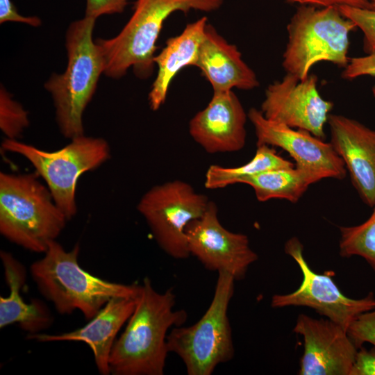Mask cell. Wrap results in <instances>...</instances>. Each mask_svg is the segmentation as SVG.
Segmentation results:
<instances>
[{
  "instance_id": "18",
  "label": "cell",
  "mask_w": 375,
  "mask_h": 375,
  "mask_svg": "<svg viewBox=\"0 0 375 375\" xmlns=\"http://www.w3.org/2000/svg\"><path fill=\"white\" fill-rule=\"evenodd\" d=\"M196 66L210 82L213 92L251 90L259 85L255 72L242 60L238 47L229 44L209 24Z\"/></svg>"
},
{
  "instance_id": "16",
  "label": "cell",
  "mask_w": 375,
  "mask_h": 375,
  "mask_svg": "<svg viewBox=\"0 0 375 375\" xmlns=\"http://www.w3.org/2000/svg\"><path fill=\"white\" fill-rule=\"evenodd\" d=\"M331 141L342 159L351 183L363 202L375 205V130L356 119L329 114Z\"/></svg>"
},
{
  "instance_id": "29",
  "label": "cell",
  "mask_w": 375,
  "mask_h": 375,
  "mask_svg": "<svg viewBox=\"0 0 375 375\" xmlns=\"http://www.w3.org/2000/svg\"><path fill=\"white\" fill-rule=\"evenodd\" d=\"M349 375H375V347L358 349Z\"/></svg>"
},
{
  "instance_id": "27",
  "label": "cell",
  "mask_w": 375,
  "mask_h": 375,
  "mask_svg": "<svg viewBox=\"0 0 375 375\" xmlns=\"http://www.w3.org/2000/svg\"><path fill=\"white\" fill-rule=\"evenodd\" d=\"M362 76H370L375 78V52L349 59L342 73V78L348 80ZM372 94L375 97V84L372 88Z\"/></svg>"
},
{
  "instance_id": "1",
  "label": "cell",
  "mask_w": 375,
  "mask_h": 375,
  "mask_svg": "<svg viewBox=\"0 0 375 375\" xmlns=\"http://www.w3.org/2000/svg\"><path fill=\"white\" fill-rule=\"evenodd\" d=\"M172 288L158 292L146 277L140 285L135 309L126 328L116 339L110 358L113 375H162L169 353L170 330L182 326L187 312L176 310Z\"/></svg>"
},
{
  "instance_id": "15",
  "label": "cell",
  "mask_w": 375,
  "mask_h": 375,
  "mask_svg": "<svg viewBox=\"0 0 375 375\" xmlns=\"http://www.w3.org/2000/svg\"><path fill=\"white\" fill-rule=\"evenodd\" d=\"M247 117L232 90L213 92L208 106L190 120L189 132L207 153L238 151L246 143Z\"/></svg>"
},
{
  "instance_id": "22",
  "label": "cell",
  "mask_w": 375,
  "mask_h": 375,
  "mask_svg": "<svg viewBox=\"0 0 375 375\" xmlns=\"http://www.w3.org/2000/svg\"><path fill=\"white\" fill-rule=\"evenodd\" d=\"M290 160L278 155L271 146H257L256 153L248 162L235 167L210 165L206 171L204 185L214 190L238 183L246 177L264 172L294 167Z\"/></svg>"
},
{
  "instance_id": "9",
  "label": "cell",
  "mask_w": 375,
  "mask_h": 375,
  "mask_svg": "<svg viewBox=\"0 0 375 375\" xmlns=\"http://www.w3.org/2000/svg\"><path fill=\"white\" fill-rule=\"evenodd\" d=\"M210 200L187 182L174 180L150 188L140 199L137 209L146 220L160 249L175 259L189 252L185 230L201 217Z\"/></svg>"
},
{
  "instance_id": "6",
  "label": "cell",
  "mask_w": 375,
  "mask_h": 375,
  "mask_svg": "<svg viewBox=\"0 0 375 375\" xmlns=\"http://www.w3.org/2000/svg\"><path fill=\"white\" fill-rule=\"evenodd\" d=\"M356 28L338 6L301 5L287 26L284 69L305 79L311 68L321 61L345 67L349 61V35Z\"/></svg>"
},
{
  "instance_id": "17",
  "label": "cell",
  "mask_w": 375,
  "mask_h": 375,
  "mask_svg": "<svg viewBox=\"0 0 375 375\" xmlns=\"http://www.w3.org/2000/svg\"><path fill=\"white\" fill-rule=\"evenodd\" d=\"M137 297H114L85 326L60 334H28L27 338L40 342H82L92 349L99 372L110 374L109 358L117 335L133 313Z\"/></svg>"
},
{
  "instance_id": "8",
  "label": "cell",
  "mask_w": 375,
  "mask_h": 375,
  "mask_svg": "<svg viewBox=\"0 0 375 375\" xmlns=\"http://www.w3.org/2000/svg\"><path fill=\"white\" fill-rule=\"evenodd\" d=\"M1 149L31 162L68 220L77 212L76 193L79 177L97 169L110 156V148L105 139L85 135L71 139L69 144L53 151L8 138L3 140Z\"/></svg>"
},
{
  "instance_id": "10",
  "label": "cell",
  "mask_w": 375,
  "mask_h": 375,
  "mask_svg": "<svg viewBox=\"0 0 375 375\" xmlns=\"http://www.w3.org/2000/svg\"><path fill=\"white\" fill-rule=\"evenodd\" d=\"M285 251L297 263L303 278L295 291L274 294L271 300L272 307H309L347 331L359 315L375 308V297L372 292L360 299L349 298L340 291L331 276L312 271L303 257V246L298 238L289 239L285 244Z\"/></svg>"
},
{
  "instance_id": "30",
  "label": "cell",
  "mask_w": 375,
  "mask_h": 375,
  "mask_svg": "<svg viewBox=\"0 0 375 375\" xmlns=\"http://www.w3.org/2000/svg\"><path fill=\"white\" fill-rule=\"evenodd\" d=\"M8 22L26 24L34 27L41 25L39 17L20 15L11 0H0V23Z\"/></svg>"
},
{
  "instance_id": "12",
  "label": "cell",
  "mask_w": 375,
  "mask_h": 375,
  "mask_svg": "<svg viewBox=\"0 0 375 375\" xmlns=\"http://www.w3.org/2000/svg\"><path fill=\"white\" fill-rule=\"evenodd\" d=\"M317 81L315 74L300 79L287 73L267 87L260 111L269 120L306 130L324 140V125L333 103L320 95Z\"/></svg>"
},
{
  "instance_id": "25",
  "label": "cell",
  "mask_w": 375,
  "mask_h": 375,
  "mask_svg": "<svg viewBox=\"0 0 375 375\" xmlns=\"http://www.w3.org/2000/svg\"><path fill=\"white\" fill-rule=\"evenodd\" d=\"M343 16L351 20L363 33V49L368 54L375 52V10L340 6Z\"/></svg>"
},
{
  "instance_id": "11",
  "label": "cell",
  "mask_w": 375,
  "mask_h": 375,
  "mask_svg": "<svg viewBox=\"0 0 375 375\" xmlns=\"http://www.w3.org/2000/svg\"><path fill=\"white\" fill-rule=\"evenodd\" d=\"M218 209L210 201L203 215L192 221L185 233L190 255L208 270L226 272L235 280L244 278L249 267L258 260L248 237L224 228L218 219Z\"/></svg>"
},
{
  "instance_id": "19",
  "label": "cell",
  "mask_w": 375,
  "mask_h": 375,
  "mask_svg": "<svg viewBox=\"0 0 375 375\" xmlns=\"http://www.w3.org/2000/svg\"><path fill=\"white\" fill-rule=\"evenodd\" d=\"M207 24V18L203 17L187 24L181 34L169 38L165 47L155 55L158 72L148 95L153 110L165 103L169 87L178 72L189 65L196 66Z\"/></svg>"
},
{
  "instance_id": "5",
  "label": "cell",
  "mask_w": 375,
  "mask_h": 375,
  "mask_svg": "<svg viewBox=\"0 0 375 375\" xmlns=\"http://www.w3.org/2000/svg\"><path fill=\"white\" fill-rule=\"evenodd\" d=\"M223 1L137 0L133 15L116 36L95 40L104 59V75L119 78L133 67L138 77L150 76L156 44L165 21L176 11H214Z\"/></svg>"
},
{
  "instance_id": "32",
  "label": "cell",
  "mask_w": 375,
  "mask_h": 375,
  "mask_svg": "<svg viewBox=\"0 0 375 375\" xmlns=\"http://www.w3.org/2000/svg\"><path fill=\"white\" fill-rule=\"evenodd\" d=\"M368 8L375 10V0H372L369 5Z\"/></svg>"
},
{
  "instance_id": "23",
  "label": "cell",
  "mask_w": 375,
  "mask_h": 375,
  "mask_svg": "<svg viewBox=\"0 0 375 375\" xmlns=\"http://www.w3.org/2000/svg\"><path fill=\"white\" fill-rule=\"evenodd\" d=\"M369 217L362 224L340 227V255L362 257L375 272V205Z\"/></svg>"
},
{
  "instance_id": "13",
  "label": "cell",
  "mask_w": 375,
  "mask_h": 375,
  "mask_svg": "<svg viewBox=\"0 0 375 375\" xmlns=\"http://www.w3.org/2000/svg\"><path fill=\"white\" fill-rule=\"evenodd\" d=\"M247 115L255 130L257 146L279 147L294 160L296 166L321 173L325 178L346 177L344 163L330 142L306 130L269 120L255 108Z\"/></svg>"
},
{
  "instance_id": "4",
  "label": "cell",
  "mask_w": 375,
  "mask_h": 375,
  "mask_svg": "<svg viewBox=\"0 0 375 375\" xmlns=\"http://www.w3.org/2000/svg\"><path fill=\"white\" fill-rule=\"evenodd\" d=\"M67 221L35 172L0 173V233L8 240L44 253Z\"/></svg>"
},
{
  "instance_id": "26",
  "label": "cell",
  "mask_w": 375,
  "mask_h": 375,
  "mask_svg": "<svg viewBox=\"0 0 375 375\" xmlns=\"http://www.w3.org/2000/svg\"><path fill=\"white\" fill-rule=\"evenodd\" d=\"M347 333L357 349L365 342L375 347V308L359 315L349 325Z\"/></svg>"
},
{
  "instance_id": "20",
  "label": "cell",
  "mask_w": 375,
  "mask_h": 375,
  "mask_svg": "<svg viewBox=\"0 0 375 375\" xmlns=\"http://www.w3.org/2000/svg\"><path fill=\"white\" fill-rule=\"evenodd\" d=\"M0 257L10 290L8 297H0V328L17 324L28 334H35L49 327L53 318L46 304L39 299L27 303L21 295L26 278L24 266L6 251H1Z\"/></svg>"
},
{
  "instance_id": "14",
  "label": "cell",
  "mask_w": 375,
  "mask_h": 375,
  "mask_svg": "<svg viewBox=\"0 0 375 375\" xmlns=\"http://www.w3.org/2000/svg\"><path fill=\"white\" fill-rule=\"evenodd\" d=\"M303 339L300 375H349L358 349L347 331L327 319L298 316L293 328Z\"/></svg>"
},
{
  "instance_id": "7",
  "label": "cell",
  "mask_w": 375,
  "mask_h": 375,
  "mask_svg": "<svg viewBox=\"0 0 375 375\" xmlns=\"http://www.w3.org/2000/svg\"><path fill=\"white\" fill-rule=\"evenodd\" d=\"M217 274L214 295L203 315L192 326L172 328L167 338L169 351L182 360L188 375H210L234 356L228 309L236 280L226 272Z\"/></svg>"
},
{
  "instance_id": "3",
  "label": "cell",
  "mask_w": 375,
  "mask_h": 375,
  "mask_svg": "<svg viewBox=\"0 0 375 375\" xmlns=\"http://www.w3.org/2000/svg\"><path fill=\"white\" fill-rule=\"evenodd\" d=\"M96 20L85 16L70 24L65 35L66 69L53 74L44 84L53 99L60 131L70 140L84 135L83 113L104 73V59L93 40Z\"/></svg>"
},
{
  "instance_id": "2",
  "label": "cell",
  "mask_w": 375,
  "mask_h": 375,
  "mask_svg": "<svg viewBox=\"0 0 375 375\" xmlns=\"http://www.w3.org/2000/svg\"><path fill=\"white\" fill-rule=\"evenodd\" d=\"M79 244L66 251L56 240L32 263L31 276L42 295L62 315L81 312L88 320L114 297H137L140 285L113 283L94 276L78 264Z\"/></svg>"
},
{
  "instance_id": "24",
  "label": "cell",
  "mask_w": 375,
  "mask_h": 375,
  "mask_svg": "<svg viewBox=\"0 0 375 375\" xmlns=\"http://www.w3.org/2000/svg\"><path fill=\"white\" fill-rule=\"evenodd\" d=\"M28 112L3 86L0 90V128L6 138L18 140L28 127Z\"/></svg>"
},
{
  "instance_id": "28",
  "label": "cell",
  "mask_w": 375,
  "mask_h": 375,
  "mask_svg": "<svg viewBox=\"0 0 375 375\" xmlns=\"http://www.w3.org/2000/svg\"><path fill=\"white\" fill-rule=\"evenodd\" d=\"M129 0H86L85 16L97 19L105 15L121 13Z\"/></svg>"
},
{
  "instance_id": "21",
  "label": "cell",
  "mask_w": 375,
  "mask_h": 375,
  "mask_svg": "<svg viewBox=\"0 0 375 375\" xmlns=\"http://www.w3.org/2000/svg\"><path fill=\"white\" fill-rule=\"evenodd\" d=\"M323 178L321 173L294 165L246 177L238 183L251 186L259 201L279 199L297 203L311 184Z\"/></svg>"
},
{
  "instance_id": "31",
  "label": "cell",
  "mask_w": 375,
  "mask_h": 375,
  "mask_svg": "<svg viewBox=\"0 0 375 375\" xmlns=\"http://www.w3.org/2000/svg\"><path fill=\"white\" fill-rule=\"evenodd\" d=\"M289 3L318 7L348 6L368 8L372 0H286Z\"/></svg>"
}]
</instances>
